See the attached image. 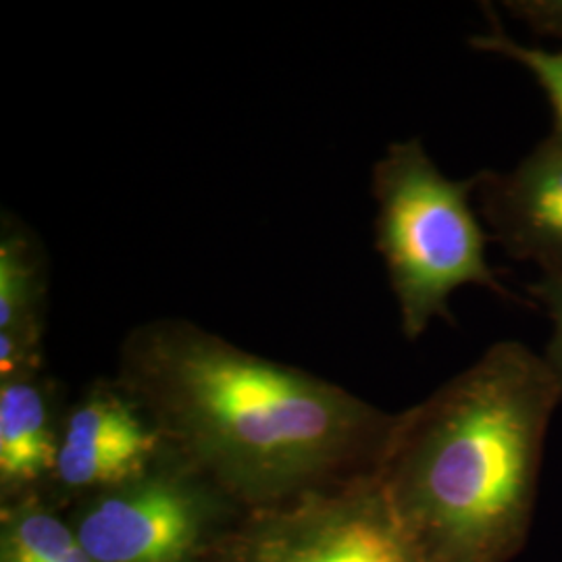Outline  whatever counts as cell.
Listing matches in <instances>:
<instances>
[{
    "mask_svg": "<svg viewBox=\"0 0 562 562\" xmlns=\"http://www.w3.org/2000/svg\"><path fill=\"white\" fill-rule=\"evenodd\" d=\"M215 504L199 475L178 461L86 504L76 536L92 562H199L206 554Z\"/></svg>",
    "mask_w": 562,
    "mask_h": 562,
    "instance_id": "obj_5",
    "label": "cell"
},
{
    "mask_svg": "<svg viewBox=\"0 0 562 562\" xmlns=\"http://www.w3.org/2000/svg\"><path fill=\"white\" fill-rule=\"evenodd\" d=\"M475 186V176L446 178L417 138L390 144L373 167L375 248L408 340L434 319H450L448 301L462 285L508 296L487 262V236L471 204Z\"/></svg>",
    "mask_w": 562,
    "mask_h": 562,
    "instance_id": "obj_3",
    "label": "cell"
},
{
    "mask_svg": "<svg viewBox=\"0 0 562 562\" xmlns=\"http://www.w3.org/2000/svg\"><path fill=\"white\" fill-rule=\"evenodd\" d=\"M529 294L542 304L554 325L543 361L550 367L562 394V273H543L540 280L529 285Z\"/></svg>",
    "mask_w": 562,
    "mask_h": 562,
    "instance_id": "obj_12",
    "label": "cell"
},
{
    "mask_svg": "<svg viewBox=\"0 0 562 562\" xmlns=\"http://www.w3.org/2000/svg\"><path fill=\"white\" fill-rule=\"evenodd\" d=\"M504 7L536 34L562 42V0H513Z\"/></svg>",
    "mask_w": 562,
    "mask_h": 562,
    "instance_id": "obj_13",
    "label": "cell"
},
{
    "mask_svg": "<svg viewBox=\"0 0 562 562\" xmlns=\"http://www.w3.org/2000/svg\"><path fill=\"white\" fill-rule=\"evenodd\" d=\"M561 401L543 357L498 341L396 415L375 475L422 562H508L521 552Z\"/></svg>",
    "mask_w": 562,
    "mask_h": 562,
    "instance_id": "obj_2",
    "label": "cell"
},
{
    "mask_svg": "<svg viewBox=\"0 0 562 562\" xmlns=\"http://www.w3.org/2000/svg\"><path fill=\"white\" fill-rule=\"evenodd\" d=\"M167 452L155 423L121 385H99L59 429L55 480L71 490H111L148 473Z\"/></svg>",
    "mask_w": 562,
    "mask_h": 562,
    "instance_id": "obj_6",
    "label": "cell"
},
{
    "mask_svg": "<svg viewBox=\"0 0 562 562\" xmlns=\"http://www.w3.org/2000/svg\"><path fill=\"white\" fill-rule=\"evenodd\" d=\"M469 44L483 53L501 55L504 59L519 63L538 80L554 111L552 134L562 142V50H546V48L519 44L510 36H506L498 23L490 34L475 36L469 41Z\"/></svg>",
    "mask_w": 562,
    "mask_h": 562,
    "instance_id": "obj_11",
    "label": "cell"
},
{
    "mask_svg": "<svg viewBox=\"0 0 562 562\" xmlns=\"http://www.w3.org/2000/svg\"><path fill=\"white\" fill-rule=\"evenodd\" d=\"M120 385L165 448L252 508L378 471L396 415L180 317L134 327Z\"/></svg>",
    "mask_w": 562,
    "mask_h": 562,
    "instance_id": "obj_1",
    "label": "cell"
},
{
    "mask_svg": "<svg viewBox=\"0 0 562 562\" xmlns=\"http://www.w3.org/2000/svg\"><path fill=\"white\" fill-rule=\"evenodd\" d=\"M206 562H422L375 471L255 508Z\"/></svg>",
    "mask_w": 562,
    "mask_h": 562,
    "instance_id": "obj_4",
    "label": "cell"
},
{
    "mask_svg": "<svg viewBox=\"0 0 562 562\" xmlns=\"http://www.w3.org/2000/svg\"><path fill=\"white\" fill-rule=\"evenodd\" d=\"M475 178V199L504 250L562 273V142L550 134L513 171Z\"/></svg>",
    "mask_w": 562,
    "mask_h": 562,
    "instance_id": "obj_7",
    "label": "cell"
},
{
    "mask_svg": "<svg viewBox=\"0 0 562 562\" xmlns=\"http://www.w3.org/2000/svg\"><path fill=\"white\" fill-rule=\"evenodd\" d=\"M59 431L36 373L0 382V485L15 494L55 477Z\"/></svg>",
    "mask_w": 562,
    "mask_h": 562,
    "instance_id": "obj_9",
    "label": "cell"
},
{
    "mask_svg": "<svg viewBox=\"0 0 562 562\" xmlns=\"http://www.w3.org/2000/svg\"><path fill=\"white\" fill-rule=\"evenodd\" d=\"M46 271L25 225L2 217L0 232V382L38 373L44 341Z\"/></svg>",
    "mask_w": 562,
    "mask_h": 562,
    "instance_id": "obj_8",
    "label": "cell"
},
{
    "mask_svg": "<svg viewBox=\"0 0 562 562\" xmlns=\"http://www.w3.org/2000/svg\"><path fill=\"white\" fill-rule=\"evenodd\" d=\"M0 562H92L76 529L36 498L4 506Z\"/></svg>",
    "mask_w": 562,
    "mask_h": 562,
    "instance_id": "obj_10",
    "label": "cell"
}]
</instances>
